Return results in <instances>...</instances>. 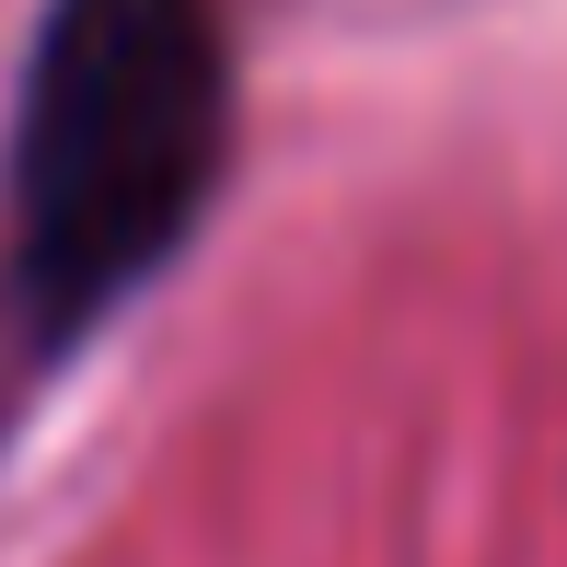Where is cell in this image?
I'll use <instances>...</instances> for the list:
<instances>
[{
	"mask_svg": "<svg viewBox=\"0 0 567 567\" xmlns=\"http://www.w3.org/2000/svg\"><path fill=\"white\" fill-rule=\"evenodd\" d=\"M231 151L220 0H47L0 140V324L70 348L197 231Z\"/></svg>",
	"mask_w": 567,
	"mask_h": 567,
	"instance_id": "obj_1",
	"label": "cell"
}]
</instances>
